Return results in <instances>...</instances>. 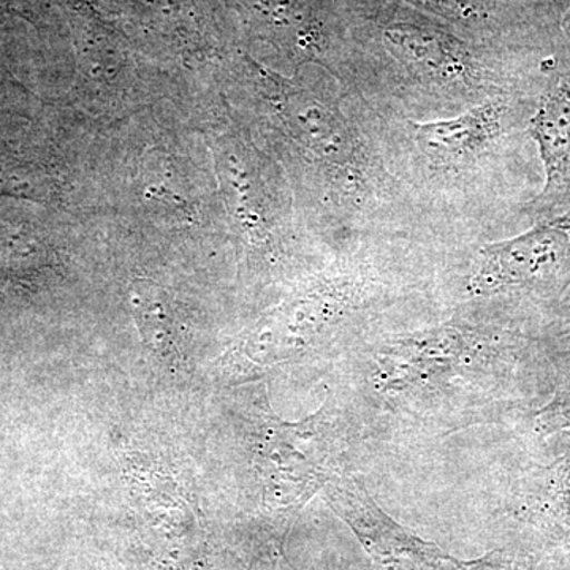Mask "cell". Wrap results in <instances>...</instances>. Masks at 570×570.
I'll list each match as a JSON object with an SVG mask.
<instances>
[{
	"label": "cell",
	"instance_id": "cell-3",
	"mask_svg": "<svg viewBox=\"0 0 570 570\" xmlns=\"http://www.w3.org/2000/svg\"><path fill=\"white\" fill-rule=\"evenodd\" d=\"M570 266V212L528 234L487 246L472 277L474 294L539 283Z\"/></svg>",
	"mask_w": 570,
	"mask_h": 570
},
{
	"label": "cell",
	"instance_id": "cell-4",
	"mask_svg": "<svg viewBox=\"0 0 570 570\" xmlns=\"http://www.w3.org/2000/svg\"><path fill=\"white\" fill-rule=\"evenodd\" d=\"M531 135L546 168L543 195L564 193L570 187V80L546 94L532 116Z\"/></svg>",
	"mask_w": 570,
	"mask_h": 570
},
{
	"label": "cell",
	"instance_id": "cell-5",
	"mask_svg": "<svg viewBox=\"0 0 570 570\" xmlns=\"http://www.w3.org/2000/svg\"><path fill=\"white\" fill-rule=\"evenodd\" d=\"M502 112L501 105L491 102L449 121L412 124L415 140L433 159H463L498 137Z\"/></svg>",
	"mask_w": 570,
	"mask_h": 570
},
{
	"label": "cell",
	"instance_id": "cell-1",
	"mask_svg": "<svg viewBox=\"0 0 570 570\" xmlns=\"http://www.w3.org/2000/svg\"><path fill=\"white\" fill-rule=\"evenodd\" d=\"M326 497L370 554L377 570H532L531 558L508 550L461 561L390 519L366 490L347 474L326 483Z\"/></svg>",
	"mask_w": 570,
	"mask_h": 570
},
{
	"label": "cell",
	"instance_id": "cell-2",
	"mask_svg": "<svg viewBox=\"0 0 570 570\" xmlns=\"http://www.w3.org/2000/svg\"><path fill=\"white\" fill-rule=\"evenodd\" d=\"M479 355L478 343L460 330H431L385 347L374 379L379 390L392 395L433 390L469 373Z\"/></svg>",
	"mask_w": 570,
	"mask_h": 570
}]
</instances>
